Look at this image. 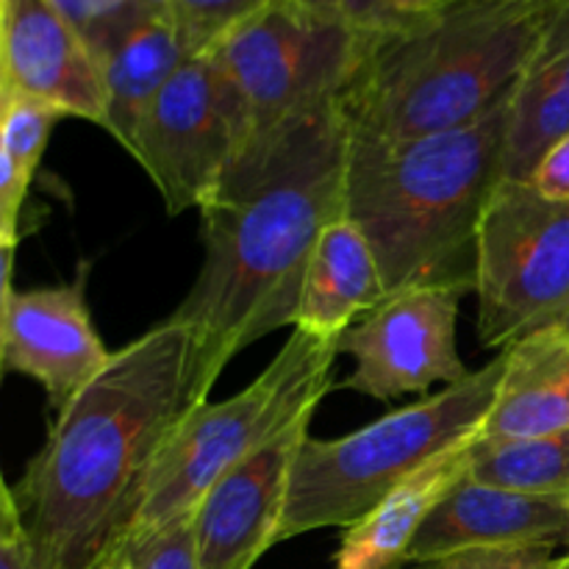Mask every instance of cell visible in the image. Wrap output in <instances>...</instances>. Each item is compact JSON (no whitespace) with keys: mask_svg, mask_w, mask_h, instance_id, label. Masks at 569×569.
<instances>
[{"mask_svg":"<svg viewBox=\"0 0 569 569\" xmlns=\"http://www.w3.org/2000/svg\"><path fill=\"white\" fill-rule=\"evenodd\" d=\"M350 131L339 100L239 156L203 217V264L172 320L194 333L200 392L259 339L295 326L320 233L345 217Z\"/></svg>","mask_w":569,"mask_h":569,"instance_id":"obj_1","label":"cell"},{"mask_svg":"<svg viewBox=\"0 0 569 569\" xmlns=\"http://www.w3.org/2000/svg\"><path fill=\"white\" fill-rule=\"evenodd\" d=\"M203 400L198 342L172 317L114 350L9 483L42 569H98L114 553L161 448Z\"/></svg>","mask_w":569,"mask_h":569,"instance_id":"obj_2","label":"cell"},{"mask_svg":"<svg viewBox=\"0 0 569 569\" xmlns=\"http://www.w3.org/2000/svg\"><path fill=\"white\" fill-rule=\"evenodd\" d=\"M565 0H445L361 37L339 94L350 133L415 139L483 120L531 64Z\"/></svg>","mask_w":569,"mask_h":569,"instance_id":"obj_3","label":"cell"},{"mask_svg":"<svg viewBox=\"0 0 569 569\" xmlns=\"http://www.w3.org/2000/svg\"><path fill=\"white\" fill-rule=\"evenodd\" d=\"M509 103L511 94L483 120L433 137L350 133L345 217L370 242L387 295L437 283L476 292L478 228L503 181Z\"/></svg>","mask_w":569,"mask_h":569,"instance_id":"obj_4","label":"cell"},{"mask_svg":"<svg viewBox=\"0 0 569 569\" xmlns=\"http://www.w3.org/2000/svg\"><path fill=\"white\" fill-rule=\"evenodd\" d=\"M503 376V353L461 383L392 411L348 437L303 439L289 478L278 542L350 528L448 448L481 431Z\"/></svg>","mask_w":569,"mask_h":569,"instance_id":"obj_5","label":"cell"},{"mask_svg":"<svg viewBox=\"0 0 569 569\" xmlns=\"http://www.w3.org/2000/svg\"><path fill=\"white\" fill-rule=\"evenodd\" d=\"M339 345L292 328L283 348L250 387L233 398L203 400L183 417L161 448L126 537L114 553L194 515L200 500L237 465L264 448L306 411L320 409L333 389Z\"/></svg>","mask_w":569,"mask_h":569,"instance_id":"obj_6","label":"cell"},{"mask_svg":"<svg viewBox=\"0 0 569 569\" xmlns=\"http://www.w3.org/2000/svg\"><path fill=\"white\" fill-rule=\"evenodd\" d=\"M476 295L483 348H509L569 315V203L500 181L478 228Z\"/></svg>","mask_w":569,"mask_h":569,"instance_id":"obj_7","label":"cell"},{"mask_svg":"<svg viewBox=\"0 0 569 569\" xmlns=\"http://www.w3.org/2000/svg\"><path fill=\"white\" fill-rule=\"evenodd\" d=\"M365 39L342 17L272 0L214 50L248 117V144L342 94ZM242 150V153H244Z\"/></svg>","mask_w":569,"mask_h":569,"instance_id":"obj_8","label":"cell"},{"mask_svg":"<svg viewBox=\"0 0 569 569\" xmlns=\"http://www.w3.org/2000/svg\"><path fill=\"white\" fill-rule=\"evenodd\" d=\"M248 144L237 89L211 53L192 56L156 94L128 153L159 189L170 214L203 211Z\"/></svg>","mask_w":569,"mask_h":569,"instance_id":"obj_9","label":"cell"},{"mask_svg":"<svg viewBox=\"0 0 569 569\" xmlns=\"http://www.w3.org/2000/svg\"><path fill=\"white\" fill-rule=\"evenodd\" d=\"M467 292L470 287L461 283H437L387 295L339 337V353L353 359V372L339 389L389 403L426 395L437 383L465 381L470 370L459 356L456 326Z\"/></svg>","mask_w":569,"mask_h":569,"instance_id":"obj_10","label":"cell"},{"mask_svg":"<svg viewBox=\"0 0 569 569\" xmlns=\"http://www.w3.org/2000/svg\"><path fill=\"white\" fill-rule=\"evenodd\" d=\"M0 295L3 370L37 381L59 415L114 356L92 322L87 303V267H81L70 283L6 289Z\"/></svg>","mask_w":569,"mask_h":569,"instance_id":"obj_11","label":"cell"},{"mask_svg":"<svg viewBox=\"0 0 569 569\" xmlns=\"http://www.w3.org/2000/svg\"><path fill=\"white\" fill-rule=\"evenodd\" d=\"M0 92L109 133L103 59L48 0H0Z\"/></svg>","mask_w":569,"mask_h":569,"instance_id":"obj_12","label":"cell"},{"mask_svg":"<svg viewBox=\"0 0 569 569\" xmlns=\"http://www.w3.org/2000/svg\"><path fill=\"white\" fill-rule=\"evenodd\" d=\"M317 411H306L233 467L194 511L200 569H253L278 545L295 459Z\"/></svg>","mask_w":569,"mask_h":569,"instance_id":"obj_13","label":"cell"},{"mask_svg":"<svg viewBox=\"0 0 569 569\" xmlns=\"http://www.w3.org/2000/svg\"><path fill=\"white\" fill-rule=\"evenodd\" d=\"M539 542L569 548V498L509 492L467 476L420 528L409 550V565L459 550Z\"/></svg>","mask_w":569,"mask_h":569,"instance_id":"obj_14","label":"cell"},{"mask_svg":"<svg viewBox=\"0 0 569 569\" xmlns=\"http://www.w3.org/2000/svg\"><path fill=\"white\" fill-rule=\"evenodd\" d=\"M383 298L387 287L370 242L350 217H339L320 233L311 253L292 328L322 342H339Z\"/></svg>","mask_w":569,"mask_h":569,"instance_id":"obj_15","label":"cell"},{"mask_svg":"<svg viewBox=\"0 0 569 569\" xmlns=\"http://www.w3.org/2000/svg\"><path fill=\"white\" fill-rule=\"evenodd\" d=\"M478 437V433H476ZM439 453L345 531L337 569H406L409 550L439 503L470 472L472 439Z\"/></svg>","mask_w":569,"mask_h":569,"instance_id":"obj_16","label":"cell"},{"mask_svg":"<svg viewBox=\"0 0 569 569\" xmlns=\"http://www.w3.org/2000/svg\"><path fill=\"white\" fill-rule=\"evenodd\" d=\"M569 431V337L528 333L503 350L498 395L478 437L515 439Z\"/></svg>","mask_w":569,"mask_h":569,"instance_id":"obj_17","label":"cell"},{"mask_svg":"<svg viewBox=\"0 0 569 569\" xmlns=\"http://www.w3.org/2000/svg\"><path fill=\"white\" fill-rule=\"evenodd\" d=\"M569 133V0L550 22L531 64L515 83L503 181H528L542 156Z\"/></svg>","mask_w":569,"mask_h":569,"instance_id":"obj_18","label":"cell"},{"mask_svg":"<svg viewBox=\"0 0 569 569\" xmlns=\"http://www.w3.org/2000/svg\"><path fill=\"white\" fill-rule=\"evenodd\" d=\"M192 56L183 48L167 11L144 17L103 59L109 92V133L128 150L139 120L178 67Z\"/></svg>","mask_w":569,"mask_h":569,"instance_id":"obj_19","label":"cell"},{"mask_svg":"<svg viewBox=\"0 0 569 569\" xmlns=\"http://www.w3.org/2000/svg\"><path fill=\"white\" fill-rule=\"evenodd\" d=\"M64 114L39 100L0 92V248L17 250L28 189L37 178L50 133Z\"/></svg>","mask_w":569,"mask_h":569,"instance_id":"obj_20","label":"cell"},{"mask_svg":"<svg viewBox=\"0 0 569 569\" xmlns=\"http://www.w3.org/2000/svg\"><path fill=\"white\" fill-rule=\"evenodd\" d=\"M467 476L509 492L569 498V431L515 439L476 437Z\"/></svg>","mask_w":569,"mask_h":569,"instance_id":"obj_21","label":"cell"},{"mask_svg":"<svg viewBox=\"0 0 569 569\" xmlns=\"http://www.w3.org/2000/svg\"><path fill=\"white\" fill-rule=\"evenodd\" d=\"M270 3L272 0H164V11L187 53L206 56Z\"/></svg>","mask_w":569,"mask_h":569,"instance_id":"obj_22","label":"cell"},{"mask_svg":"<svg viewBox=\"0 0 569 569\" xmlns=\"http://www.w3.org/2000/svg\"><path fill=\"white\" fill-rule=\"evenodd\" d=\"M100 59L144 17L164 9V0H48Z\"/></svg>","mask_w":569,"mask_h":569,"instance_id":"obj_23","label":"cell"},{"mask_svg":"<svg viewBox=\"0 0 569 569\" xmlns=\"http://www.w3.org/2000/svg\"><path fill=\"white\" fill-rule=\"evenodd\" d=\"M567 553L561 545H509V548H472L442 559L422 561L411 569H556Z\"/></svg>","mask_w":569,"mask_h":569,"instance_id":"obj_24","label":"cell"},{"mask_svg":"<svg viewBox=\"0 0 569 569\" xmlns=\"http://www.w3.org/2000/svg\"><path fill=\"white\" fill-rule=\"evenodd\" d=\"M109 559H120L126 569H200L198 542H194V515L161 528L144 542L109 556Z\"/></svg>","mask_w":569,"mask_h":569,"instance_id":"obj_25","label":"cell"},{"mask_svg":"<svg viewBox=\"0 0 569 569\" xmlns=\"http://www.w3.org/2000/svg\"><path fill=\"white\" fill-rule=\"evenodd\" d=\"M0 569H42L9 483L0 492Z\"/></svg>","mask_w":569,"mask_h":569,"instance_id":"obj_26","label":"cell"},{"mask_svg":"<svg viewBox=\"0 0 569 569\" xmlns=\"http://www.w3.org/2000/svg\"><path fill=\"white\" fill-rule=\"evenodd\" d=\"M339 14L365 39L389 31L403 20L395 9V0H339Z\"/></svg>","mask_w":569,"mask_h":569,"instance_id":"obj_27","label":"cell"},{"mask_svg":"<svg viewBox=\"0 0 569 569\" xmlns=\"http://www.w3.org/2000/svg\"><path fill=\"white\" fill-rule=\"evenodd\" d=\"M528 183L545 198L569 203V133L542 156Z\"/></svg>","mask_w":569,"mask_h":569,"instance_id":"obj_28","label":"cell"},{"mask_svg":"<svg viewBox=\"0 0 569 569\" xmlns=\"http://www.w3.org/2000/svg\"><path fill=\"white\" fill-rule=\"evenodd\" d=\"M445 0H395V9H398L400 17H415V14H426V11L437 9L442 6Z\"/></svg>","mask_w":569,"mask_h":569,"instance_id":"obj_29","label":"cell"},{"mask_svg":"<svg viewBox=\"0 0 569 569\" xmlns=\"http://www.w3.org/2000/svg\"><path fill=\"white\" fill-rule=\"evenodd\" d=\"M292 3L303 6V9H309V11H317V14L342 17L339 14V0H292Z\"/></svg>","mask_w":569,"mask_h":569,"instance_id":"obj_30","label":"cell"},{"mask_svg":"<svg viewBox=\"0 0 569 569\" xmlns=\"http://www.w3.org/2000/svg\"><path fill=\"white\" fill-rule=\"evenodd\" d=\"M98 569H126V565H122L120 559H106L103 565H100Z\"/></svg>","mask_w":569,"mask_h":569,"instance_id":"obj_31","label":"cell"},{"mask_svg":"<svg viewBox=\"0 0 569 569\" xmlns=\"http://www.w3.org/2000/svg\"><path fill=\"white\" fill-rule=\"evenodd\" d=\"M550 328H559V331H565V333H567V337H569V315H565V317H561V320H559V322H556V326H550Z\"/></svg>","mask_w":569,"mask_h":569,"instance_id":"obj_32","label":"cell"},{"mask_svg":"<svg viewBox=\"0 0 569 569\" xmlns=\"http://www.w3.org/2000/svg\"><path fill=\"white\" fill-rule=\"evenodd\" d=\"M556 569H569V553L565 556V559H561V565H559V567H556Z\"/></svg>","mask_w":569,"mask_h":569,"instance_id":"obj_33","label":"cell"}]
</instances>
